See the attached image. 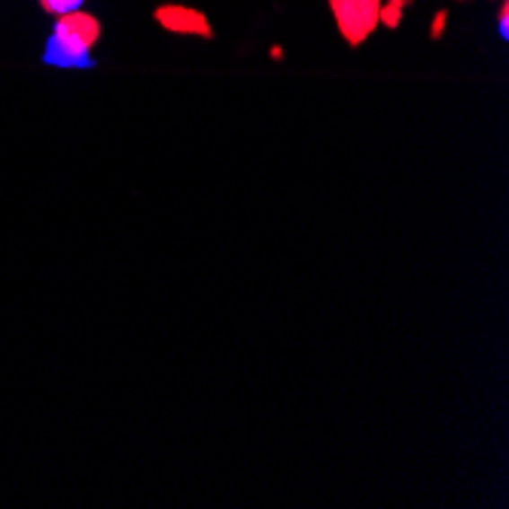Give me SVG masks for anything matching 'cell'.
I'll return each instance as SVG.
<instances>
[{
	"instance_id": "1",
	"label": "cell",
	"mask_w": 509,
	"mask_h": 509,
	"mask_svg": "<svg viewBox=\"0 0 509 509\" xmlns=\"http://www.w3.org/2000/svg\"><path fill=\"white\" fill-rule=\"evenodd\" d=\"M101 37V22L89 13H65L58 15L56 28L46 43L43 61L52 67H92L89 49Z\"/></svg>"
},
{
	"instance_id": "5",
	"label": "cell",
	"mask_w": 509,
	"mask_h": 509,
	"mask_svg": "<svg viewBox=\"0 0 509 509\" xmlns=\"http://www.w3.org/2000/svg\"><path fill=\"white\" fill-rule=\"evenodd\" d=\"M497 25H500V37H509V6L506 4L500 6V22H497Z\"/></svg>"
},
{
	"instance_id": "6",
	"label": "cell",
	"mask_w": 509,
	"mask_h": 509,
	"mask_svg": "<svg viewBox=\"0 0 509 509\" xmlns=\"http://www.w3.org/2000/svg\"><path fill=\"white\" fill-rule=\"evenodd\" d=\"M445 31V13H436V22H434V40H439V34Z\"/></svg>"
},
{
	"instance_id": "4",
	"label": "cell",
	"mask_w": 509,
	"mask_h": 509,
	"mask_svg": "<svg viewBox=\"0 0 509 509\" xmlns=\"http://www.w3.org/2000/svg\"><path fill=\"white\" fill-rule=\"evenodd\" d=\"M40 6L46 13H52V15H65V13L80 10L83 0H40Z\"/></svg>"
},
{
	"instance_id": "3",
	"label": "cell",
	"mask_w": 509,
	"mask_h": 509,
	"mask_svg": "<svg viewBox=\"0 0 509 509\" xmlns=\"http://www.w3.org/2000/svg\"><path fill=\"white\" fill-rule=\"evenodd\" d=\"M156 22L162 28L174 31V34H196V37H205V40H211V37H214V31H211V25H207L205 13L189 10V6H159Z\"/></svg>"
},
{
	"instance_id": "2",
	"label": "cell",
	"mask_w": 509,
	"mask_h": 509,
	"mask_svg": "<svg viewBox=\"0 0 509 509\" xmlns=\"http://www.w3.org/2000/svg\"><path fill=\"white\" fill-rule=\"evenodd\" d=\"M338 31L351 46H360L379 25L382 0H329Z\"/></svg>"
}]
</instances>
